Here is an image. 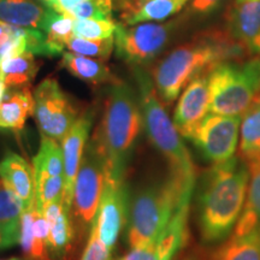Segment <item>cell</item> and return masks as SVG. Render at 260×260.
Masks as SVG:
<instances>
[{"label": "cell", "instance_id": "cell-1", "mask_svg": "<svg viewBox=\"0 0 260 260\" xmlns=\"http://www.w3.org/2000/svg\"><path fill=\"white\" fill-rule=\"evenodd\" d=\"M248 180V165L241 157L213 164L204 175L198 193V225L205 242H223L232 235L245 206Z\"/></svg>", "mask_w": 260, "mask_h": 260}, {"label": "cell", "instance_id": "cell-2", "mask_svg": "<svg viewBox=\"0 0 260 260\" xmlns=\"http://www.w3.org/2000/svg\"><path fill=\"white\" fill-rule=\"evenodd\" d=\"M246 48L233 38L222 34L203 35L181 45L167 54L152 71L159 98L170 105L183 89L200 75L209 74L214 67L228 60H239Z\"/></svg>", "mask_w": 260, "mask_h": 260}, {"label": "cell", "instance_id": "cell-3", "mask_svg": "<svg viewBox=\"0 0 260 260\" xmlns=\"http://www.w3.org/2000/svg\"><path fill=\"white\" fill-rule=\"evenodd\" d=\"M142 126L140 103L133 90L122 82L112 84L103 118L90 140L104 160L106 180L124 182Z\"/></svg>", "mask_w": 260, "mask_h": 260}, {"label": "cell", "instance_id": "cell-4", "mask_svg": "<svg viewBox=\"0 0 260 260\" xmlns=\"http://www.w3.org/2000/svg\"><path fill=\"white\" fill-rule=\"evenodd\" d=\"M195 187L170 172L164 180L142 188L129 201L126 239L130 248L158 243L184 190Z\"/></svg>", "mask_w": 260, "mask_h": 260}, {"label": "cell", "instance_id": "cell-5", "mask_svg": "<svg viewBox=\"0 0 260 260\" xmlns=\"http://www.w3.org/2000/svg\"><path fill=\"white\" fill-rule=\"evenodd\" d=\"M135 76L140 92L142 122L147 136L168 160L172 174L187 183H195V167L189 151L162 105L153 80L140 69H135Z\"/></svg>", "mask_w": 260, "mask_h": 260}, {"label": "cell", "instance_id": "cell-6", "mask_svg": "<svg viewBox=\"0 0 260 260\" xmlns=\"http://www.w3.org/2000/svg\"><path fill=\"white\" fill-rule=\"evenodd\" d=\"M210 112L242 116L260 93V58L228 60L209 74Z\"/></svg>", "mask_w": 260, "mask_h": 260}, {"label": "cell", "instance_id": "cell-7", "mask_svg": "<svg viewBox=\"0 0 260 260\" xmlns=\"http://www.w3.org/2000/svg\"><path fill=\"white\" fill-rule=\"evenodd\" d=\"M105 165L95 145L89 141L84 149L74 187L70 217L81 232L90 230L95 219L104 187Z\"/></svg>", "mask_w": 260, "mask_h": 260}, {"label": "cell", "instance_id": "cell-8", "mask_svg": "<svg viewBox=\"0 0 260 260\" xmlns=\"http://www.w3.org/2000/svg\"><path fill=\"white\" fill-rule=\"evenodd\" d=\"M34 100V117L41 134L58 142L63 141L81 116L73 100L60 88L56 79H46L39 83Z\"/></svg>", "mask_w": 260, "mask_h": 260}, {"label": "cell", "instance_id": "cell-9", "mask_svg": "<svg viewBox=\"0 0 260 260\" xmlns=\"http://www.w3.org/2000/svg\"><path fill=\"white\" fill-rule=\"evenodd\" d=\"M241 116L210 112L194 129L189 139L205 159L219 164L235 157L239 147Z\"/></svg>", "mask_w": 260, "mask_h": 260}, {"label": "cell", "instance_id": "cell-10", "mask_svg": "<svg viewBox=\"0 0 260 260\" xmlns=\"http://www.w3.org/2000/svg\"><path fill=\"white\" fill-rule=\"evenodd\" d=\"M171 30V23L117 24L113 34L117 56L133 65L149 63L167 46Z\"/></svg>", "mask_w": 260, "mask_h": 260}, {"label": "cell", "instance_id": "cell-11", "mask_svg": "<svg viewBox=\"0 0 260 260\" xmlns=\"http://www.w3.org/2000/svg\"><path fill=\"white\" fill-rule=\"evenodd\" d=\"M129 195L125 182H113L105 178L102 200L94 225L98 235L107 248L113 251L121 230L128 222Z\"/></svg>", "mask_w": 260, "mask_h": 260}, {"label": "cell", "instance_id": "cell-12", "mask_svg": "<svg viewBox=\"0 0 260 260\" xmlns=\"http://www.w3.org/2000/svg\"><path fill=\"white\" fill-rule=\"evenodd\" d=\"M209 74L195 77L183 89L175 107L172 121L181 136L186 139H189L194 129L210 113Z\"/></svg>", "mask_w": 260, "mask_h": 260}, {"label": "cell", "instance_id": "cell-13", "mask_svg": "<svg viewBox=\"0 0 260 260\" xmlns=\"http://www.w3.org/2000/svg\"><path fill=\"white\" fill-rule=\"evenodd\" d=\"M92 129V115L89 112L81 113L77 121L71 126L70 132L60 142L64 157V207L70 213L73 203L74 187L82 161L84 149L88 144L89 132Z\"/></svg>", "mask_w": 260, "mask_h": 260}, {"label": "cell", "instance_id": "cell-14", "mask_svg": "<svg viewBox=\"0 0 260 260\" xmlns=\"http://www.w3.org/2000/svg\"><path fill=\"white\" fill-rule=\"evenodd\" d=\"M58 15L50 6L32 0H0V22L22 29L47 31Z\"/></svg>", "mask_w": 260, "mask_h": 260}, {"label": "cell", "instance_id": "cell-15", "mask_svg": "<svg viewBox=\"0 0 260 260\" xmlns=\"http://www.w3.org/2000/svg\"><path fill=\"white\" fill-rule=\"evenodd\" d=\"M229 28L234 40L260 57V0H236L230 12Z\"/></svg>", "mask_w": 260, "mask_h": 260}, {"label": "cell", "instance_id": "cell-16", "mask_svg": "<svg viewBox=\"0 0 260 260\" xmlns=\"http://www.w3.org/2000/svg\"><path fill=\"white\" fill-rule=\"evenodd\" d=\"M48 226L37 201L24 209L21 218L19 246L24 260H52L47 246Z\"/></svg>", "mask_w": 260, "mask_h": 260}, {"label": "cell", "instance_id": "cell-17", "mask_svg": "<svg viewBox=\"0 0 260 260\" xmlns=\"http://www.w3.org/2000/svg\"><path fill=\"white\" fill-rule=\"evenodd\" d=\"M0 177L21 200L24 209L37 201L34 167L23 157L14 152H8L0 160Z\"/></svg>", "mask_w": 260, "mask_h": 260}, {"label": "cell", "instance_id": "cell-18", "mask_svg": "<svg viewBox=\"0 0 260 260\" xmlns=\"http://www.w3.org/2000/svg\"><path fill=\"white\" fill-rule=\"evenodd\" d=\"M44 216L48 226L47 246L51 258L63 260L75 236L70 213L65 210L63 199L53 201L45 207Z\"/></svg>", "mask_w": 260, "mask_h": 260}, {"label": "cell", "instance_id": "cell-19", "mask_svg": "<svg viewBox=\"0 0 260 260\" xmlns=\"http://www.w3.org/2000/svg\"><path fill=\"white\" fill-rule=\"evenodd\" d=\"M35 100L28 87L6 94L0 100V129L21 132L30 116H34Z\"/></svg>", "mask_w": 260, "mask_h": 260}, {"label": "cell", "instance_id": "cell-20", "mask_svg": "<svg viewBox=\"0 0 260 260\" xmlns=\"http://www.w3.org/2000/svg\"><path fill=\"white\" fill-rule=\"evenodd\" d=\"M187 0H134L125 5L123 21L134 25L146 21H164L183 8Z\"/></svg>", "mask_w": 260, "mask_h": 260}, {"label": "cell", "instance_id": "cell-21", "mask_svg": "<svg viewBox=\"0 0 260 260\" xmlns=\"http://www.w3.org/2000/svg\"><path fill=\"white\" fill-rule=\"evenodd\" d=\"M61 65L77 79L92 84L121 83L103 59H95L81 54L65 52Z\"/></svg>", "mask_w": 260, "mask_h": 260}, {"label": "cell", "instance_id": "cell-22", "mask_svg": "<svg viewBox=\"0 0 260 260\" xmlns=\"http://www.w3.org/2000/svg\"><path fill=\"white\" fill-rule=\"evenodd\" d=\"M249 172L247 197L233 235H243L260 228V157L247 161Z\"/></svg>", "mask_w": 260, "mask_h": 260}, {"label": "cell", "instance_id": "cell-23", "mask_svg": "<svg viewBox=\"0 0 260 260\" xmlns=\"http://www.w3.org/2000/svg\"><path fill=\"white\" fill-rule=\"evenodd\" d=\"M39 69L40 63L35 59L34 53L24 52L0 64V79L8 88H22L35 79Z\"/></svg>", "mask_w": 260, "mask_h": 260}, {"label": "cell", "instance_id": "cell-24", "mask_svg": "<svg viewBox=\"0 0 260 260\" xmlns=\"http://www.w3.org/2000/svg\"><path fill=\"white\" fill-rule=\"evenodd\" d=\"M240 154L246 161L260 157V93L241 116Z\"/></svg>", "mask_w": 260, "mask_h": 260}, {"label": "cell", "instance_id": "cell-25", "mask_svg": "<svg viewBox=\"0 0 260 260\" xmlns=\"http://www.w3.org/2000/svg\"><path fill=\"white\" fill-rule=\"evenodd\" d=\"M213 260H260V228L243 235L232 234L214 253Z\"/></svg>", "mask_w": 260, "mask_h": 260}, {"label": "cell", "instance_id": "cell-26", "mask_svg": "<svg viewBox=\"0 0 260 260\" xmlns=\"http://www.w3.org/2000/svg\"><path fill=\"white\" fill-rule=\"evenodd\" d=\"M60 142L41 134L40 147L32 159L35 178L64 177V157Z\"/></svg>", "mask_w": 260, "mask_h": 260}, {"label": "cell", "instance_id": "cell-27", "mask_svg": "<svg viewBox=\"0 0 260 260\" xmlns=\"http://www.w3.org/2000/svg\"><path fill=\"white\" fill-rule=\"evenodd\" d=\"M67 48L73 53L81 54V56L106 60L111 56L113 48H115V38L111 37L92 40V39L73 37L68 41Z\"/></svg>", "mask_w": 260, "mask_h": 260}, {"label": "cell", "instance_id": "cell-28", "mask_svg": "<svg viewBox=\"0 0 260 260\" xmlns=\"http://www.w3.org/2000/svg\"><path fill=\"white\" fill-rule=\"evenodd\" d=\"M75 19L67 15H58L46 31V46L50 56L63 52L68 41L74 37Z\"/></svg>", "mask_w": 260, "mask_h": 260}, {"label": "cell", "instance_id": "cell-29", "mask_svg": "<svg viewBox=\"0 0 260 260\" xmlns=\"http://www.w3.org/2000/svg\"><path fill=\"white\" fill-rule=\"evenodd\" d=\"M23 211V204L0 177V224L19 225Z\"/></svg>", "mask_w": 260, "mask_h": 260}, {"label": "cell", "instance_id": "cell-30", "mask_svg": "<svg viewBox=\"0 0 260 260\" xmlns=\"http://www.w3.org/2000/svg\"><path fill=\"white\" fill-rule=\"evenodd\" d=\"M117 24L112 19H75L74 37L82 39H107L115 34Z\"/></svg>", "mask_w": 260, "mask_h": 260}, {"label": "cell", "instance_id": "cell-31", "mask_svg": "<svg viewBox=\"0 0 260 260\" xmlns=\"http://www.w3.org/2000/svg\"><path fill=\"white\" fill-rule=\"evenodd\" d=\"M112 0H82L67 16L74 19H111Z\"/></svg>", "mask_w": 260, "mask_h": 260}, {"label": "cell", "instance_id": "cell-32", "mask_svg": "<svg viewBox=\"0 0 260 260\" xmlns=\"http://www.w3.org/2000/svg\"><path fill=\"white\" fill-rule=\"evenodd\" d=\"M187 233L181 228L170 225L165 229L158 243L159 260H174L180 249L186 245Z\"/></svg>", "mask_w": 260, "mask_h": 260}, {"label": "cell", "instance_id": "cell-33", "mask_svg": "<svg viewBox=\"0 0 260 260\" xmlns=\"http://www.w3.org/2000/svg\"><path fill=\"white\" fill-rule=\"evenodd\" d=\"M112 251L104 245L98 235L96 228L93 225L89 230V237L86 248L80 260H112Z\"/></svg>", "mask_w": 260, "mask_h": 260}, {"label": "cell", "instance_id": "cell-34", "mask_svg": "<svg viewBox=\"0 0 260 260\" xmlns=\"http://www.w3.org/2000/svg\"><path fill=\"white\" fill-rule=\"evenodd\" d=\"M158 243L130 248L128 253H125L124 255L119 256L116 260H159Z\"/></svg>", "mask_w": 260, "mask_h": 260}, {"label": "cell", "instance_id": "cell-35", "mask_svg": "<svg viewBox=\"0 0 260 260\" xmlns=\"http://www.w3.org/2000/svg\"><path fill=\"white\" fill-rule=\"evenodd\" d=\"M21 224L19 225H2L0 224V251L19 245Z\"/></svg>", "mask_w": 260, "mask_h": 260}, {"label": "cell", "instance_id": "cell-36", "mask_svg": "<svg viewBox=\"0 0 260 260\" xmlns=\"http://www.w3.org/2000/svg\"><path fill=\"white\" fill-rule=\"evenodd\" d=\"M220 2L222 0H193L190 10L195 14H209L220 4Z\"/></svg>", "mask_w": 260, "mask_h": 260}, {"label": "cell", "instance_id": "cell-37", "mask_svg": "<svg viewBox=\"0 0 260 260\" xmlns=\"http://www.w3.org/2000/svg\"><path fill=\"white\" fill-rule=\"evenodd\" d=\"M82 0H47V5L59 15H65Z\"/></svg>", "mask_w": 260, "mask_h": 260}, {"label": "cell", "instance_id": "cell-38", "mask_svg": "<svg viewBox=\"0 0 260 260\" xmlns=\"http://www.w3.org/2000/svg\"><path fill=\"white\" fill-rule=\"evenodd\" d=\"M15 28L16 27H11V25H8L0 22V46H2L6 40H9V39L11 38V35L14 34Z\"/></svg>", "mask_w": 260, "mask_h": 260}, {"label": "cell", "instance_id": "cell-39", "mask_svg": "<svg viewBox=\"0 0 260 260\" xmlns=\"http://www.w3.org/2000/svg\"><path fill=\"white\" fill-rule=\"evenodd\" d=\"M6 92H8V87L5 86V83L3 82L2 79H0V100H2L3 98H4Z\"/></svg>", "mask_w": 260, "mask_h": 260}, {"label": "cell", "instance_id": "cell-40", "mask_svg": "<svg viewBox=\"0 0 260 260\" xmlns=\"http://www.w3.org/2000/svg\"><path fill=\"white\" fill-rule=\"evenodd\" d=\"M178 260H199V258H197L195 255H187V256H183V258H181Z\"/></svg>", "mask_w": 260, "mask_h": 260}, {"label": "cell", "instance_id": "cell-41", "mask_svg": "<svg viewBox=\"0 0 260 260\" xmlns=\"http://www.w3.org/2000/svg\"><path fill=\"white\" fill-rule=\"evenodd\" d=\"M4 260H23L21 258H10V259H4Z\"/></svg>", "mask_w": 260, "mask_h": 260}, {"label": "cell", "instance_id": "cell-42", "mask_svg": "<svg viewBox=\"0 0 260 260\" xmlns=\"http://www.w3.org/2000/svg\"><path fill=\"white\" fill-rule=\"evenodd\" d=\"M45 2H47V0H45Z\"/></svg>", "mask_w": 260, "mask_h": 260}]
</instances>
